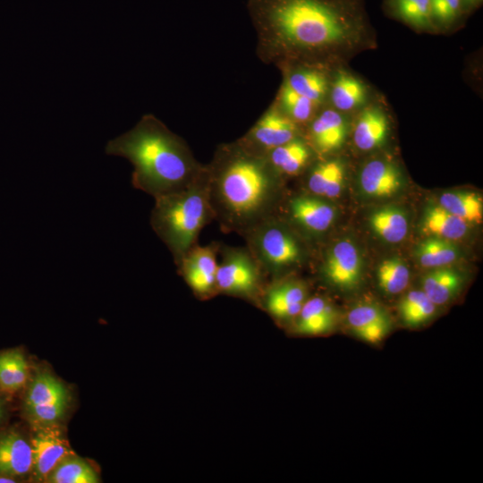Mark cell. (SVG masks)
Wrapping results in <instances>:
<instances>
[{"mask_svg": "<svg viewBox=\"0 0 483 483\" xmlns=\"http://www.w3.org/2000/svg\"><path fill=\"white\" fill-rule=\"evenodd\" d=\"M266 64L328 70L377 46L365 0H248Z\"/></svg>", "mask_w": 483, "mask_h": 483, "instance_id": "6da1fadb", "label": "cell"}, {"mask_svg": "<svg viewBox=\"0 0 483 483\" xmlns=\"http://www.w3.org/2000/svg\"><path fill=\"white\" fill-rule=\"evenodd\" d=\"M206 172L210 205L224 233L242 237L276 214L284 199V179L266 156L250 151L238 140L220 144Z\"/></svg>", "mask_w": 483, "mask_h": 483, "instance_id": "7a4b0ae2", "label": "cell"}, {"mask_svg": "<svg viewBox=\"0 0 483 483\" xmlns=\"http://www.w3.org/2000/svg\"><path fill=\"white\" fill-rule=\"evenodd\" d=\"M106 153L128 159L133 166L132 186L154 199L186 188L205 169L186 141L150 114L108 141Z\"/></svg>", "mask_w": 483, "mask_h": 483, "instance_id": "3957f363", "label": "cell"}, {"mask_svg": "<svg viewBox=\"0 0 483 483\" xmlns=\"http://www.w3.org/2000/svg\"><path fill=\"white\" fill-rule=\"evenodd\" d=\"M214 220L206 165L202 174L186 188L156 198L150 215L152 229L168 248L176 266L198 243L202 228Z\"/></svg>", "mask_w": 483, "mask_h": 483, "instance_id": "277c9868", "label": "cell"}, {"mask_svg": "<svg viewBox=\"0 0 483 483\" xmlns=\"http://www.w3.org/2000/svg\"><path fill=\"white\" fill-rule=\"evenodd\" d=\"M269 281L289 275L308 258L305 240L277 214L242 236Z\"/></svg>", "mask_w": 483, "mask_h": 483, "instance_id": "5b68a950", "label": "cell"}, {"mask_svg": "<svg viewBox=\"0 0 483 483\" xmlns=\"http://www.w3.org/2000/svg\"><path fill=\"white\" fill-rule=\"evenodd\" d=\"M218 253L222 258L216 271L218 294L241 298L258 306L268 282L249 249L220 243Z\"/></svg>", "mask_w": 483, "mask_h": 483, "instance_id": "8992f818", "label": "cell"}, {"mask_svg": "<svg viewBox=\"0 0 483 483\" xmlns=\"http://www.w3.org/2000/svg\"><path fill=\"white\" fill-rule=\"evenodd\" d=\"M276 214L302 238H318L335 222L337 210L331 200L303 191L283 199Z\"/></svg>", "mask_w": 483, "mask_h": 483, "instance_id": "52a82bcc", "label": "cell"}, {"mask_svg": "<svg viewBox=\"0 0 483 483\" xmlns=\"http://www.w3.org/2000/svg\"><path fill=\"white\" fill-rule=\"evenodd\" d=\"M318 266V275L328 286L343 292H351L361 284L363 260L360 250L347 239L326 248Z\"/></svg>", "mask_w": 483, "mask_h": 483, "instance_id": "ba28073f", "label": "cell"}, {"mask_svg": "<svg viewBox=\"0 0 483 483\" xmlns=\"http://www.w3.org/2000/svg\"><path fill=\"white\" fill-rule=\"evenodd\" d=\"M69 402L65 386L49 373L38 374L30 383L23 409L37 426L55 424L64 415Z\"/></svg>", "mask_w": 483, "mask_h": 483, "instance_id": "9c48e42d", "label": "cell"}, {"mask_svg": "<svg viewBox=\"0 0 483 483\" xmlns=\"http://www.w3.org/2000/svg\"><path fill=\"white\" fill-rule=\"evenodd\" d=\"M300 135V126L273 103L238 141L250 151L266 156Z\"/></svg>", "mask_w": 483, "mask_h": 483, "instance_id": "30bf717a", "label": "cell"}, {"mask_svg": "<svg viewBox=\"0 0 483 483\" xmlns=\"http://www.w3.org/2000/svg\"><path fill=\"white\" fill-rule=\"evenodd\" d=\"M220 242H213L201 246L197 243L176 266L195 296L199 300H208L218 294L216 271Z\"/></svg>", "mask_w": 483, "mask_h": 483, "instance_id": "8fae6325", "label": "cell"}, {"mask_svg": "<svg viewBox=\"0 0 483 483\" xmlns=\"http://www.w3.org/2000/svg\"><path fill=\"white\" fill-rule=\"evenodd\" d=\"M309 296L307 283L289 275L267 284L258 306L275 321L289 326Z\"/></svg>", "mask_w": 483, "mask_h": 483, "instance_id": "7c38bea8", "label": "cell"}, {"mask_svg": "<svg viewBox=\"0 0 483 483\" xmlns=\"http://www.w3.org/2000/svg\"><path fill=\"white\" fill-rule=\"evenodd\" d=\"M38 427L30 445L33 475L38 481H42L64 458L74 453L55 424Z\"/></svg>", "mask_w": 483, "mask_h": 483, "instance_id": "4fadbf2b", "label": "cell"}, {"mask_svg": "<svg viewBox=\"0 0 483 483\" xmlns=\"http://www.w3.org/2000/svg\"><path fill=\"white\" fill-rule=\"evenodd\" d=\"M359 183L365 196L384 199L399 192L403 187L404 178L395 163L385 158H376L362 166Z\"/></svg>", "mask_w": 483, "mask_h": 483, "instance_id": "5bb4252c", "label": "cell"}, {"mask_svg": "<svg viewBox=\"0 0 483 483\" xmlns=\"http://www.w3.org/2000/svg\"><path fill=\"white\" fill-rule=\"evenodd\" d=\"M348 132L347 122L341 112L326 108L318 112L308 123V142L316 154L326 155L342 147Z\"/></svg>", "mask_w": 483, "mask_h": 483, "instance_id": "9a60e30c", "label": "cell"}, {"mask_svg": "<svg viewBox=\"0 0 483 483\" xmlns=\"http://www.w3.org/2000/svg\"><path fill=\"white\" fill-rule=\"evenodd\" d=\"M305 191L331 200L342 193L346 166L340 158L315 160L304 172Z\"/></svg>", "mask_w": 483, "mask_h": 483, "instance_id": "2e32d148", "label": "cell"}, {"mask_svg": "<svg viewBox=\"0 0 483 483\" xmlns=\"http://www.w3.org/2000/svg\"><path fill=\"white\" fill-rule=\"evenodd\" d=\"M337 320L336 309L329 301L322 296H309L289 326L298 335H323L335 328Z\"/></svg>", "mask_w": 483, "mask_h": 483, "instance_id": "e0dca14e", "label": "cell"}, {"mask_svg": "<svg viewBox=\"0 0 483 483\" xmlns=\"http://www.w3.org/2000/svg\"><path fill=\"white\" fill-rule=\"evenodd\" d=\"M316 152L302 135L275 148L266 157L284 179L300 175L315 161Z\"/></svg>", "mask_w": 483, "mask_h": 483, "instance_id": "ac0fdd59", "label": "cell"}, {"mask_svg": "<svg viewBox=\"0 0 483 483\" xmlns=\"http://www.w3.org/2000/svg\"><path fill=\"white\" fill-rule=\"evenodd\" d=\"M283 81L297 93L321 106L325 101L330 81L326 70L309 65L292 64L279 67Z\"/></svg>", "mask_w": 483, "mask_h": 483, "instance_id": "d6986e66", "label": "cell"}, {"mask_svg": "<svg viewBox=\"0 0 483 483\" xmlns=\"http://www.w3.org/2000/svg\"><path fill=\"white\" fill-rule=\"evenodd\" d=\"M389 120L379 106L365 108L359 115L353 129V142L361 151H370L381 147L389 133Z\"/></svg>", "mask_w": 483, "mask_h": 483, "instance_id": "ffe728a7", "label": "cell"}, {"mask_svg": "<svg viewBox=\"0 0 483 483\" xmlns=\"http://www.w3.org/2000/svg\"><path fill=\"white\" fill-rule=\"evenodd\" d=\"M31 470L30 444L15 432L0 436V476H22Z\"/></svg>", "mask_w": 483, "mask_h": 483, "instance_id": "44dd1931", "label": "cell"}, {"mask_svg": "<svg viewBox=\"0 0 483 483\" xmlns=\"http://www.w3.org/2000/svg\"><path fill=\"white\" fill-rule=\"evenodd\" d=\"M386 14L416 31L436 32L430 15V0H384Z\"/></svg>", "mask_w": 483, "mask_h": 483, "instance_id": "7402d4cb", "label": "cell"}, {"mask_svg": "<svg viewBox=\"0 0 483 483\" xmlns=\"http://www.w3.org/2000/svg\"><path fill=\"white\" fill-rule=\"evenodd\" d=\"M464 283L462 275L451 267H436L422 278V291L436 306L453 300L461 292Z\"/></svg>", "mask_w": 483, "mask_h": 483, "instance_id": "603a6c76", "label": "cell"}, {"mask_svg": "<svg viewBox=\"0 0 483 483\" xmlns=\"http://www.w3.org/2000/svg\"><path fill=\"white\" fill-rule=\"evenodd\" d=\"M329 97L334 109L349 112L361 106L368 97L365 84L345 71H338L329 85Z\"/></svg>", "mask_w": 483, "mask_h": 483, "instance_id": "cb8c5ba5", "label": "cell"}, {"mask_svg": "<svg viewBox=\"0 0 483 483\" xmlns=\"http://www.w3.org/2000/svg\"><path fill=\"white\" fill-rule=\"evenodd\" d=\"M422 230L430 236L459 240L469 231L468 223L453 215L439 204L429 203L422 216Z\"/></svg>", "mask_w": 483, "mask_h": 483, "instance_id": "d4e9b609", "label": "cell"}, {"mask_svg": "<svg viewBox=\"0 0 483 483\" xmlns=\"http://www.w3.org/2000/svg\"><path fill=\"white\" fill-rule=\"evenodd\" d=\"M374 233L387 243H399L407 236L409 219L402 208L387 206L377 208L369 217Z\"/></svg>", "mask_w": 483, "mask_h": 483, "instance_id": "484cf974", "label": "cell"}, {"mask_svg": "<svg viewBox=\"0 0 483 483\" xmlns=\"http://www.w3.org/2000/svg\"><path fill=\"white\" fill-rule=\"evenodd\" d=\"M437 306L422 290H411L399 301L398 313L402 324L417 328L428 323L436 314Z\"/></svg>", "mask_w": 483, "mask_h": 483, "instance_id": "4316f807", "label": "cell"}, {"mask_svg": "<svg viewBox=\"0 0 483 483\" xmlns=\"http://www.w3.org/2000/svg\"><path fill=\"white\" fill-rule=\"evenodd\" d=\"M275 106L299 126L308 124L317 114V103L301 96L283 81L276 98Z\"/></svg>", "mask_w": 483, "mask_h": 483, "instance_id": "83f0119b", "label": "cell"}, {"mask_svg": "<svg viewBox=\"0 0 483 483\" xmlns=\"http://www.w3.org/2000/svg\"><path fill=\"white\" fill-rule=\"evenodd\" d=\"M414 254L422 267L436 268L455 261L460 251L450 240L429 236L416 247Z\"/></svg>", "mask_w": 483, "mask_h": 483, "instance_id": "f1b7e54d", "label": "cell"}, {"mask_svg": "<svg viewBox=\"0 0 483 483\" xmlns=\"http://www.w3.org/2000/svg\"><path fill=\"white\" fill-rule=\"evenodd\" d=\"M438 204L467 223H479L482 220V199L475 192H444L439 197Z\"/></svg>", "mask_w": 483, "mask_h": 483, "instance_id": "f546056e", "label": "cell"}, {"mask_svg": "<svg viewBox=\"0 0 483 483\" xmlns=\"http://www.w3.org/2000/svg\"><path fill=\"white\" fill-rule=\"evenodd\" d=\"M29 377L28 364L19 350L0 353V390L13 394L21 390Z\"/></svg>", "mask_w": 483, "mask_h": 483, "instance_id": "4dcf8cb0", "label": "cell"}, {"mask_svg": "<svg viewBox=\"0 0 483 483\" xmlns=\"http://www.w3.org/2000/svg\"><path fill=\"white\" fill-rule=\"evenodd\" d=\"M411 278L410 269L399 258L384 259L377 269V281L380 291L386 295H395L403 292Z\"/></svg>", "mask_w": 483, "mask_h": 483, "instance_id": "1f68e13d", "label": "cell"}, {"mask_svg": "<svg viewBox=\"0 0 483 483\" xmlns=\"http://www.w3.org/2000/svg\"><path fill=\"white\" fill-rule=\"evenodd\" d=\"M51 483H97L99 479L85 460L72 454L64 458L48 475Z\"/></svg>", "mask_w": 483, "mask_h": 483, "instance_id": "d6a6232c", "label": "cell"}, {"mask_svg": "<svg viewBox=\"0 0 483 483\" xmlns=\"http://www.w3.org/2000/svg\"><path fill=\"white\" fill-rule=\"evenodd\" d=\"M468 14L461 0H430V15L436 32L458 28Z\"/></svg>", "mask_w": 483, "mask_h": 483, "instance_id": "836d02e7", "label": "cell"}, {"mask_svg": "<svg viewBox=\"0 0 483 483\" xmlns=\"http://www.w3.org/2000/svg\"><path fill=\"white\" fill-rule=\"evenodd\" d=\"M389 318L386 310L379 304L363 302L349 310L346 322L351 330H353Z\"/></svg>", "mask_w": 483, "mask_h": 483, "instance_id": "e575fe53", "label": "cell"}, {"mask_svg": "<svg viewBox=\"0 0 483 483\" xmlns=\"http://www.w3.org/2000/svg\"><path fill=\"white\" fill-rule=\"evenodd\" d=\"M391 329L392 324L389 318L353 329L352 332L357 338L366 343H377L390 333Z\"/></svg>", "mask_w": 483, "mask_h": 483, "instance_id": "d590c367", "label": "cell"}, {"mask_svg": "<svg viewBox=\"0 0 483 483\" xmlns=\"http://www.w3.org/2000/svg\"><path fill=\"white\" fill-rule=\"evenodd\" d=\"M464 8L469 13V14L475 9L479 8L483 0H461Z\"/></svg>", "mask_w": 483, "mask_h": 483, "instance_id": "8d00e7d4", "label": "cell"}, {"mask_svg": "<svg viewBox=\"0 0 483 483\" xmlns=\"http://www.w3.org/2000/svg\"><path fill=\"white\" fill-rule=\"evenodd\" d=\"M4 416V403L3 400L0 398V422L3 419Z\"/></svg>", "mask_w": 483, "mask_h": 483, "instance_id": "74e56055", "label": "cell"}, {"mask_svg": "<svg viewBox=\"0 0 483 483\" xmlns=\"http://www.w3.org/2000/svg\"><path fill=\"white\" fill-rule=\"evenodd\" d=\"M0 482H14V480L12 479V477L7 476H0Z\"/></svg>", "mask_w": 483, "mask_h": 483, "instance_id": "f35d334b", "label": "cell"}]
</instances>
